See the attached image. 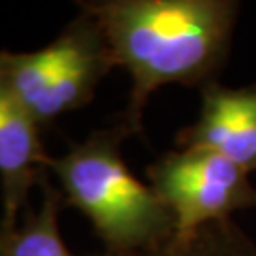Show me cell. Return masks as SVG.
<instances>
[{
    "label": "cell",
    "instance_id": "obj_1",
    "mask_svg": "<svg viewBox=\"0 0 256 256\" xmlns=\"http://www.w3.org/2000/svg\"><path fill=\"white\" fill-rule=\"evenodd\" d=\"M101 25L116 66L131 76L120 126L142 135L152 93L169 84L214 82L228 61L238 25L236 0H93L78 2Z\"/></svg>",
    "mask_w": 256,
    "mask_h": 256
},
{
    "label": "cell",
    "instance_id": "obj_2",
    "mask_svg": "<svg viewBox=\"0 0 256 256\" xmlns=\"http://www.w3.org/2000/svg\"><path fill=\"white\" fill-rule=\"evenodd\" d=\"M126 138L128 131L120 124L95 129L64 154L48 160L63 205L88 216L106 254L160 247L174 236L173 212L124 162Z\"/></svg>",
    "mask_w": 256,
    "mask_h": 256
},
{
    "label": "cell",
    "instance_id": "obj_3",
    "mask_svg": "<svg viewBox=\"0 0 256 256\" xmlns=\"http://www.w3.org/2000/svg\"><path fill=\"white\" fill-rule=\"evenodd\" d=\"M114 66L101 25L84 8L59 36L36 52L0 50V78L42 129L90 104Z\"/></svg>",
    "mask_w": 256,
    "mask_h": 256
},
{
    "label": "cell",
    "instance_id": "obj_4",
    "mask_svg": "<svg viewBox=\"0 0 256 256\" xmlns=\"http://www.w3.org/2000/svg\"><path fill=\"white\" fill-rule=\"evenodd\" d=\"M152 190L174 218V236L190 238L212 222L256 207L248 173L224 156L203 148H176L146 167Z\"/></svg>",
    "mask_w": 256,
    "mask_h": 256
},
{
    "label": "cell",
    "instance_id": "obj_5",
    "mask_svg": "<svg viewBox=\"0 0 256 256\" xmlns=\"http://www.w3.org/2000/svg\"><path fill=\"white\" fill-rule=\"evenodd\" d=\"M178 148H203L224 156L247 173L256 171V84L228 88L218 80L202 88V108L176 135Z\"/></svg>",
    "mask_w": 256,
    "mask_h": 256
},
{
    "label": "cell",
    "instance_id": "obj_6",
    "mask_svg": "<svg viewBox=\"0 0 256 256\" xmlns=\"http://www.w3.org/2000/svg\"><path fill=\"white\" fill-rule=\"evenodd\" d=\"M42 128L0 78V182H2V220L0 230H14L28 194L50 176Z\"/></svg>",
    "mask_w": 256,
    "mask_h": 256
},
{
    "label": "cell",
    "instance_id": "obj_7",
    "mask_svg": "<svg viewBox=\"0 0 256 256\" xmlns=\"http://www.w3.org/2000/svg\"><path fill=\"white\" fill-rule=\"evenodd\" d=\"M42 188L40 209L27 207L23 220L14 230H0V256H76L72 254L59 230V210L63 196L46 176Z\"/></svg>",
    "mask_w": 256,
    "mask_h": 256
},
{
    "label": "cell",
    "instance_id": "obj_8",
    "mask_svg": "<svg viewBox=\"0 0 256 256\" xmlns=\"http://www.w3.org/2000/svg\"><path fill=\"white\" fill-rule=\"evenodd\" d=\"M99 256H256V243L234 220L212 222L190 238H173L167 243L131 254Z\"/></svg>",
    "mask_w": 256,
    "mask_h": 256
}]
</instances>
